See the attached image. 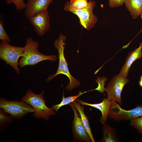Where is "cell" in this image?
I'll use <instances>...</instances> for the list:
<instances>
[{
	"mask_svg": "<svg viewBox=\"0 0 142 142\" xmlns=\"http://www.w3.org/2000/svg\"><path fill=\"white\" fill-rule=\"evenodd\" d=\"M69 104L74 113V118L72 123L74 139L79 141L92 142L82 123L81 118L79 116V112L74 105L73 102Z\"/></svg>",
	"mask_w": 142,
	"mask_h": 142,
	"instance_id": "9",
	"label": "cell"
},
{
	"mask_svg": "<svg viewBox=\"0 0 142 142\" xmlns=\"http://www.w3.org/2000/svg\"><path fill=\"white\" fill-rule=\"evenodd\" d=\"M95 2L90 0L89 5L87 7L81 9H77L67 1L64 6V10L76 15L79 18L80 22L85 28L89 30L93 27L97 21V18L93 12Z\"/></svg>",
	"mask_w": 142,
	"mask_h": 142,
	"instance_id": "4",
	"label": "cell"
},
{
	"mask_svg": "<svg viewBox=\"0 0 142 142\" xmlns=\"http://www.w3.org/2000/svg\"><path fill=\"white\" fill-rule=\"evenodd\" d=\"M142 41L139 46L128 54L125 63L122 67L119 74L125 78L128 76V74L130 67L134 62L142 57Z\"/></svg>",
	"mask_w": 142,
	"mask_h": 142,
	"instance_id": "12",
	"label": "cell"
},
{
	"mask_svg": "<svg viewBox=\"0 0 142 142\" xmlns=\"http://www.w3.org/2000/svg\"><path fill=\"white\" fill-rule=\"evenodd\" d=\"M108 116L116 121L135 119L142 116V105H139L129 110L121 108L120 105L114 100H112Z\"/></svg>",
	"mask_w": 142,
	"mask_h": 142,
	"instance_id": "6",
	"label": "cell"
},
{
	"mask_svg": "<svg viewBox=\"0 0 142 142\" xmlns=\"http://www.w3.org/2000/svg\"><path fill=\"white\" fill-rule=\"evenodd\" d=\"M124 0H109V6L111 8L121 6L124 3Z\"/></svg>",
	"mask_w": 142,
	"mask_h": 142,
	"instance_id": "23",
	"label": "cell"
},
{
	"mask_svg": "<svg viewBox=\"0 0 142 142\" xmlns=\"http://www.w3.org/2000/svg\"><path fill=\"white\" fill-rule=\"evenodd\" d=\"M44 93V91L42 90L39 94H36L29 89L21 100L33 107L34 110L33 114L34 116L48 120L49 116L56 113L52 108H49L46 105V101L43 97Z\"/></svg>",
	"mask_w": 142,
	"mask_h": 142,
	"instance_id": "3",
	"label": "cell"
},
{
	"mask_svg": "<svg viewBox=\"0 0 142 142\" xmlns=\"http://www.w3.org/2000/svg\"><path fill=\"white\" fill-rule=\"evenodd\" d=\"M70 4L74 8L78 9L84 8L88 7L90 3V0H71Z\"/></svg>",
	"mask_w": 142,
	"mask_h": 142,
	"instance_id": "18",
	"label": "cell"
},
{
	"mask_svg": "<svg viewBox=\"0 0 142 142\" xmlns=\"http://www.w3.org/2000/svg\"><path fill=\"white\" fill-rule=\"evenodd\" d=\"M0 107L14 118L20 119L27 113L34 112L31 105L23 102L8 101L1 98Z\"/></svg>",
	"mask_w": 142,
	"mask_h": 142,
	"instance_id": "7",
	"label": "cell"
},
{
	"mask_svg": "<svg viewBox=\"0 0 142 142\" xmlns=\"http://www.w3.org/2000/svg\"><path fill=\"white\" fill-rule=\"evenodd\" d=\"M130 80L119 74L115 75L110 80L105 88L107 93V99L109 101L114 100L120 105H122L121 95L124 86Z\"/></svg>",
	"mask_w": 142,
	"mask_h": 142,
	"instance_id": "8",
	"label": "cell"
},
{
	"mask_svg": "<svg viewBox=\"0 0 142 142\" xmlns=\"http://www.w3.org/2000/svg\"><path fill=\"white\" fill-rule=\"evenodd\" d=\"M9 117L4 113L2 110L0 111V123H2L8 121Z\"/></svg>",
	"mask_w": 142,
	"mask_h": 142,
	"instance_id": "24",
	"label": "cell"
},
{
	"mask_svg": "<svg viewBox=\"0 0 142 142\" xmlns=\"http://www.w3.org/2000/svg\"><path fill=\"white\" fill-rule=\"evenodd\" d=\"M29 21L38 35L43 36L50 28V18L47 11L38 13L29 19Z\"/></svg>",
	"mask_w": 142,
	"mask_h": 142,
	"instance_id": "10",
	"label": "cell"
},
{
	"mask_svg": "<svg viewBox=\"0 0 142 142\" xmlns=\"http://www.w3.org/2000/svg\"><path fill=\"white\" fill-rule=\"evenodd\" d=\"M124 3L133 18L140 15L142 10V0H124Z\"/></svg>",
	"mask_w": 142,
	"mask_h": 142,
	"instance_id": "14",
	"label": "cell"
},
{
	"mask_svg": "<svg viewBox=\"0 0 142 142\" xmlns=\"http://www.w3.org/2000/svg\"><path fill=\"white\" fill-rule=\"evenodd\" d=\"M24 50V47L14 46L8 43L2 42L0 44V58L19 74L20 70L18 67V59L23 55Z\"/></svg>",
	"mask_w": 142,
	"mask_h": 142,
	"instance_id": "5",
	"label": "cell"
},
{
	"mask_svg": "<svg viewBox=\"0 0 142 142\" xmlns=\"http://www.w3.org/2000/svg\"><path fill=\"white\" fill-rule=\"evenodd\" d=\"M66 39V37L63 34H60L58 38L54 42V46L58 52L59 65L56 73L52 75H49L48 78L46 79V81L49 82L57 75L60 74H63L67 76L69 80V83L65 89L70 91L79 86L80 83L78 80L71 75L69 70L68 64L64 54Z\"/></svg>",
	"mask_w": 142,
	"mask_h": 142,
	"instance_id": "1",
	"label": "cell"
},
{
	"mask_svg": "<svg viewBox=\"0 0 142 142\" xmlns=\"http://www.w3.org/2000/svg\"><path fill=\"white\" fill-rule=\"evenodd\" d=\"M54 0H28L25 7V14L29 19L39 12L47 11L48 7Z\"/></svg>",
	"mask_w": 142,
	"mask_h": 142,
	"instance_id": "11",
	"label": "cell"
},
{
	"mask_svg": "<svg viewBox=\"0 0 142 142\" xmlns=\"http://www.w3.org/2000/svg\"><path fill=\"white\" fill-rule=\"evenodd\" d=\"M103 127L102 138L100 141L102 142H116L118 139L115 134V130L109 124H105Z\"/></svg>",
	"mask_w": 142,
	"mask_h": 142,
	"instance_id": "16",
	"label": "cell"
},
{
	"mask_svg": "<svg viewBox=\"0 0 142 142\" xmlns=\"http://www.w3.org/2000/svg\"><path fill=\"white\" fill-rule=\"evenodd\" d=\"M107 80V78L104 77H98L95 81L98 84V86L96 88L91 90V91L97 90L101 93H103L104 94V91H105V89L104 87L105 82Z\"/></svg>",
	"mask_w": 142,
	"mask_h": 142,
	"instance_id": "19",
	"label": "cell"
},
{
	"mask_svg": "<svg viewBox=\"0 0 142 142\" xmlns=\"http://www.w3.org/2000/svg\"><path fill=\"white\" fill-rule=\"evenodd\" d=\"M76 101L80 102L82 105L90 106L99 109L102 114V117L100 119V122L104 125L107 121L112 100L109 101L105 98L103 99L101 102L97 104L89 103L79 99Z\"/></svg>",
	"mask_w": 142,
	"mask_h": 142,
	"instance_id": "13",
	"label": "cell"
},
{
	"mask_svg": "<svg viewBox=\"0 0 142 142\" xmlns=\"http://www.w3.org/2000/svg\"><path fill=\"white\" fill-rule=\"evenodd\" d=\"M39 45V42L33 40L31 38L27 39L23 55L18 61L19 66L22 68L27 65H34L46 60L52 62L56 60L55 55H46L40 52L38 49Z\"/></svg>",
	"mask_w": 142,
	"mask_h": 142,
	"instance_id": "2",
	"label": "cell"
},
{
	"mask_svg": "<svg viewBox=\"0 0 142 142\" xmlns=\"http://www.w3.org/2000/svg\"><path fill=\"white\" fill-rule=\"evenodd\" d=\"M0 39L2 42L9 43L10 42V39L4 30L3 22H0Z\"/></svg>",
	"mask_w": 142,
	"mask_h": 142,
	"instance_id": "22",
	"label": "cell"
},
{
	"mask_svg": "<svg viewBox=\"0 0 142 142\" xmlns=\"http://www.w3.org/2000/svg\"><path fill=\"white\" fill-rule=\"evenodd\" d=\"M73 103L80 114L82 123L92 141L95 142L91 131L88 118L84 113L83 106L81 105L80 102L76 101L73 102Z\"/></svg>",
	"mask_w": 142,
	"mask_h": 142,
	"instance_id": "15",
	"label": "cell"
},
{
	"mask_svg": "<svg viewBox=\"0 0 142 142\" xmlns=\"http://www.w3.org/2000/svg\"><path fill=\"white\" fill-rule=\"evenodd\" d=\"M140 16V17L142 19V10Z\"/></svg>",
	"mask_w": 142,
	"mask_h": 142,
	"instance_id": "26",
	"label": "cell"
},
{
	"mask_svg": "<svg viewBox=\"0 0 142 142\" xmlns=\"http://www.w3.org/2000/svg\"><path fill=\"white\" fill-rule=\"evenodd\" d=\"M130 125L142 134V116L130 120Z\"/></svg>",
	"mask_w": 142,
	"mask_h": 142,
	"instance_id": "20",
	"label": "cell"
},
{
	"mask_svg": "<svg viewBox=\"0 0 142 142\" xmlns=\"http://www.w3.org/2000/svg\"><path fill=\"white\" fill-rule=\"evenodd\" d=\"M139 86L142 87V75L140 77V80L139 82Z\"/></svg>",
	"mask_w": 142,
	"mask_h": 142,
	"instance_id": "25",
	"label": "cell"
},
{
	"mask_svg": "<svg viewBox=\"0 0 142 142\" xmlns=\"http://www.w3.org/2000/svg\"><path fill=\"white\" fill-rule=\"evenodd\" d=\"M89 91H90V90L85 91L83 92H82L80 91L79 92V93L76 95L71 96L66 98L64 97V93L63 92L62 98L61 102L59 104L53 105L52 108L55 111H57L62 106L66 105L73 102L80 95Z\"/></svg>",
	"mask_w": 142,
	"mask_h": 142,
	"instance_id": "17",
	"label": "cell"
},
{
	"mask_svg": "<svg viewBox=\"0 0 142 142\" xmlns=\"http://www.w3.org/2000/svg\"><path fill=\"white\" fill-rule=\"evenodd\" d=\"M6 2L8 4H14L18 11L23 9L26 6L24 0H7Z\"/></svg>",
	"mask_w": 142,
	"mask_h": 142,
	"instance_id": "21",
	"label": "cell"
}]
</instances>
